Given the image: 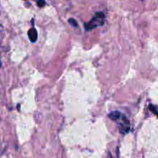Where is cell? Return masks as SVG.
<instances>
[{
  "mask_svg": "<svg viewBox=\"0 0 158 158\" xmlns=\"http://www.w3.org/2000/svg\"><path fill=\"white\" fill-rule=\"evenodd\" d=\"M104 18L105 15L103 14V12H97V13H96V15L93 17L92 19L85 26L86 30H91V29L97 28V26L103 25Z\"/></svg>",
  "mask_w": 158,
  "mask_h": 158,
  "instance_id": "cell-1",
  "label": "cell"
},
{
  "mask_svg": "<svg viewBox=\"0 0 158 158\" xmlns=\"http://www.w3.org/2000/svg\"><path fill=\"white\" fill-rule=\"evenodd\" d=\"M130 121L126 118V117L123 115H121L120 117V122L118 123L119 131L121 134H126L130 131Z\"/></svg>",
  "mask_w": 158,
  "mask_h": 158,
  "instance_id": "cell-2",
  "label": "cell"
},
{
  "mask_svg": "<svg viewBox=\"0 0 158 158\" xmlns=\"http://www.w3.org/2000/svg\"><path fill=\"white\" fill-rule=\"evenodd\" d=\"M28 36H29V40H30L32 43H35V41L38 39V33H37V31L35 30V28H31L30 29L28 32Z\"/></svg>",
  "mask_w": 158,
  "mask_h": 158,
  "instance_id": "cell-3",
  "label": "cell"
},
{
  "mask_svg": "<svg viewBox=\"0 0 158 158\" xmlns=\"http://www.w3.org/2000/svg\"><path fill=\"white\" fill-rule=\"evenodd\" d=\"M122 114H120L118 111H114V112H111L109 114V117L113 120H117L120 117H121Z\"/></svg>",
  "mask_w": 158,
  "mask_h": 158,
  "instance_id": "cell-4",
  "label": "cell"
},
{
  "mask_svg": "<svg viewBox=\"0 0 158 158\" xmlns=\"http://www.w3.org/2000/svg\"><path fill=\"white\" fill-rule=\"evenodd\" d=\"M149 109H150V110L152 111V112L154 113L155 115H157L158 117V110H157V107H156V106H154V105H152V104H150L149 105Z\"/></svg>",
  "mask_w": 158,
  "mask_h": 158,
  "instance_id": "cell-5",
  "label": "cell"
},
{
  "mask_svg": "<svg viewBox=\"0 0 158 158\" xmlns=\"http://www.w3.org/2000/svg\"><path fill=\"white\" fill-rule=\"evenodd\" d=\"M68 22H69V24H70L71 26H73V27H78V23H77V22L74 19H68Z\"/></svg>",
  "mask_w": 158,
  "mask_h": 158,
  "instance_id": "cell-6",
  "label": "cell"
},
{
  "mask_svg": "<svg viewBox=\"0 0 158 158\" xmlns=\"http://www.w3.org/2000/svg\"><path fill=\"white\" fill-rule=\"evenodd\" d=\"M45 5H46V2H45L44 0H38V1H37V6H38L39 7H43Z\"/></svg>",
  "mask_w": 158,
  "mask_h": 158,
  "instance_id": "cell-7",
  "label": "cell"
},
{
  "mask_svg": "<svg viewBox=\"0 0 158 158\" xmlns=\"http://www.w3.org/2000/svg\"><path fill=\"white\" fill-rule=\"evenodd\" d=\"M25 1H26V0H25Z\"/></svg>",
  "mask_w": 158,
  "mask_h": 158,
  "instance_id": "cell-8",
  "label": "cell"
}]
</instances>
